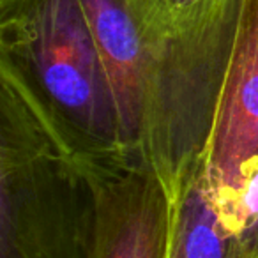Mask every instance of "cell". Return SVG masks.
I'll return each instance as SVG.
<instances>
[{
    "label": "cell",
    "instance_id": "obj_1",
    "mask_svg": "<svg viewBox=\"0 0 258 258\" xmlns=\"http://www.w3.org/2000/svg\"><path fill=\"white\" fill-rule=\"evenodd\" d=\"M94 197L78 152L0 68V258H90Z\"/></svg>",
    "mask_w": 258,
    "mask_h": 258
},
{
    "label": "cell",
    "instance_id": "obj_2",
    "mask_svg": "<svg viewBox=\"0 0 258 258\" xmlns=\"http://www.w3.org/2000/svg\"><path fill=\"white\" fill-rule=\"evenodd\" d=\"M0 68L22 80L80 156L122 149L113 94L80 0H0Z\"/></svg>",
    "mask_w": 258,
    "mask_h": 258
},
{
    "label": "cell",
    "instance_id": "obj_3",
    "mask_svg": "<svg viewBox=\"0 0 258 258\" xmlns=\"http://www.w3.org/2000/svg\"><path fill=\"white\" fill-rule=\"evenodd\" d=\"M78 158L94 197L90 258H168L175 207L142 151Z\"/></svg>",
    "mask_w": 258,
    "mask_h": 258
},
{
    "label": "cell",
    "instance_id": "obj_4",
    "mask_svg": "<svg viewBox=\"0 0 258 258\" xmlns=\"http://www.w3.org/2000/svg\"><path fill=\"white\" fill-rule=\"evenodd\" d=\"M258 158V0H240L204 173L221 216L230 211L242 172Z\"/></svg>",
    "mask_w": 258,
    "mask_h": 258
},
{
    "label": "cell",
    "instance_id": "obj_5",
    "mask_svg": "<svg viewBox=\"0 0 258 258\" xmlns=\"http://www.w3.org/2000/svg\"><path fill=\"white\" fill-rule=\"evenodd\" d=\"M89 20L118 115L120 144L142 151L149 44L129 0H80Z\"/></svg>",
    "mask_w": 258,
    "mask_h": 258
},
{
    "label": "cell",
    "instance_id": "obj_6",
    "mask_svg": "<svg viewBox=\"0 0 258 258\" xmlns=\"http://www.w3.org/2000/svg\"><path fill=\"white\" fill-rule=\"evenodd\" d=\"M230 0H129L149 44L147 94L172 58L207 34ZM145 94V99H147Z\"/></svg>",
    "mask_w": 258,
    "mask_h": 258
},
{
    "label": "cell",
    "instance_id": "obj_7",
    "mask_svg": "<svg viewBox=\"0 0 258 258\" xmlns=\"http://www.w3.org/2000/svg\"><path fill=\"white\" fill-rule=\"evenodd\" d=\"M173 207L168 258H246L216 205L204 165L186 182Z\"/></svg>",
    "mask_w": 258,
    "mask_h": 258
}]
</instances>
